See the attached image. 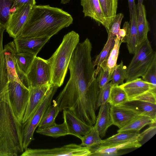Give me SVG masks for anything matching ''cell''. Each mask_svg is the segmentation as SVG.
<instances>
[{
  "label": "cell",
  "instance_id": "cell-41",
  "mask_svg": "<svg viewBox=\"0 0 156 156\" xmlns=\"http://www.w3.org/2000/svg\"><path fill=\"white\" fill-rule=\"evenodd\" d=\"M28 4L32 6L36 5V2L35 0H15L12 9L15 10L25 4Z\"/></svg>",
  "mask_w": 156,
  "mask_h": 156
},
{
  "label": "cell",
  "instance_id": "cell-13",
  "mask_svg": "<svg viewBox=\"0 0 156 156\" xmlns=\"http://www.w3.org/2000/svg\"><path fill=\"white\" fill-rule=\"evenodd\" d=\"M52 85L45 84L29 88V95L22 124L24 123L44 98Z\"/></svg>",
  "mask_w": 156,
  "mask_h": 156
},
{
  "label": "cell",
  "instance_id": "cell-9",
  "mask_svg": "<svg viewBox=\"0 0 156 156\" xmlns=\"http://www.w3.org/2000/svg\"><path fill=\"white\" fill-rule=\"evenodd\" d=\"M32 8L30 5L25 4L16 9L11 13L5 29L10 37L14 39L20 36Z\"/></svg>",
  "mask_w": 156,
  "mask_h": 156
},
{
  "label": "cell",
  "instance_id": "cell-40",
  "mask_svg": "<svg viewBox=\"0 0 156 156\" xmlns=\"http://www.w3.org/2000/svg\"><path fill=\"white\" fill-rule=\"evenodd\" d=\"M129 23L128 22H125L122 28L120 29L116 37L118 38L122 43H126L129 35Z\"/></svg>",
  "mask_w": 156,
  "mask_h": 156
},
{
  "label": "cell",
  "instance_id": "cell-18",
  "mask_svg": "<svg viewBox=\"0 0 156 156\" xmlns=\"http://www.w3.org/2000/svg\"><path fill=\"white\" fill-rule=\"evenodd\" d=\"M85 17H89L107 28L106 21L98 0H80Z\"/></svg>",
  "mask_w": 156,
  "mask_h": 156
},
{
  "label": "cell",
  "instance_id": "cell-3",
  "mask_svg": "<svg viewBox=\"0 0 156 156\" xmlns=\"http://www.w3.org/2000/svg\"><path fill=\"white\" fill-rule=\"evenodd\" d=\"M79 34L72 31L64 36L52 55L47 60L50 67L51 85L58 88L63 84L73 53L79 43Z\"/></svg>",
  "mask_w": 156,
  "mask_h": 156
},
{
  "label": "cell",
  "instance_id": "cell-31",
  "mask_svg": "<svg viewBox=\"0 0 156 156\" xmlns=\"http://www.w3.org/2000/svg\"><path fill=\"white\" fill-rule=\"evenodd\" d=\"M15 0H0V26L6 29Z\"/></svg>",
  "mask_w": 156,
  "mask_h": 156
},
{
  "label": "cell",
  "instance_id": "cell-11",
  "mask_svg": "<svg viewBox=\"0 0 156 156\" xmlns=\"http://www.w3.org/2000/svg\"><path fill=\"white\" fill-rule=\"evenodd\" d=\"M51 37H25L19 36L14 39L17 52L30 53L36 56Z\"/></svg>",
  "mask_w": 156,
  "mask_h": 156
},
{
  "label": "cell",
  "instance_id": "cell-30",
  "mask_svg": "<svg viewBox=\"0 0 156 156\" xmlns=\"http://www.w3.org/2000/svg\"><path fill=\"white\" fill-rule=\"evenodd\" d=\"M127 101L126 92L119 85L112 86L108 102L111 105L116 106Z\"/></svg>",
  "mask_w": 156,
  "mask_h": 156
},
{
  "label": "cell",
  "instance_id": "cell-14",
  "mask_svg": "<svg viewBox=\"0 0 156 156\" xmlns=\"http://www.w3.org/2000/svg\"><path fill=\"white\" fill-rule=\"evenodd\" d=\"M119 86L126 92L128 101L132 100L151 90L156 89V86L139 78L126 81Z\"/></svg>",
  "mask_w": 156,
  "mask_h": 156
},
{
  "label": "cell",
  "instance_id": "cell-4",
  "mask_svg": "<svg viewBox=\"0 0 156 156\" xmlns=\"http://www.w3.org/2000/svg\"><path fill=\"white\" fill-rule=\"evenodd\" d=\"M126 67V81L142 77L156 60V52L148 39L141 43Z\"/></svg>",
  "mask_w": 156,
  "mask_h": 156
},
{
  "label": "cell",
  "instance_id": "cell-16",
  "mask_svg": "<svg viewBox=\"0 0 156 156\" xmlns=\"http://www.w3.org/2000/svg\"><path fill=\"white\" fill-rule=\"evenodd\" d=\"M129 109L139 115L149 117L156 120V104L137 100L127 101L116 105Z\"/></svg>",
  "mask_w": 156,
  "mask_h": 156
},
{
  "label": "cell",
  "instance_id": "cell-22",
  "mask_svg": "<svg viewBox=\"0 0 156 156\" xmlns=\"http://www.w3.org/2000/svg\"><path fill=\"white\" fill-rule=\"evenodd\" d=\"M106 21L108 33L116 15L118 0H98Z\"/></svg>",
  "mask_w": 156,
  "mask_h": 156
},
{
  "label": "cell",
  "instance_id": "cell-37",
  "mask_svg": "<svg viewBox=\"0 0 156 156\" xmlns=\"http://www.w3.org/2000/svg\"><path fill=\"white\" fill-rule=\"evenodd\" d=\"M142 77L144 81L156 86V60L153 62Z\"/></svg>",
  "mask_w": 156,
  "mask_h": 156
},
{
  "label": "cell",
  "instance_id": "cell-33",
  "mask_svg": "<svg viewBox=\"0 0 156 156\" xmlns=\"http://www.w3.org/2000/svg\"><path fill=\"white\" fill-rule=\"evenodd\" d=\"M126 67L122 60L119 65H117L111 75L112 81L110 83L112 86L119 85L124 83L126 77Z\"/></svg>",
  "mask_w": 156,
  "mask_h": 156
},
{
  "label": "cell",
  "instance_id": "cell-2",
  "mask_svg": "<svg viewBox=\"0 0 156 156\" xmlns=\"http://www.w3.org/2000/svg\"><path fill=\"white\" fill-rule=\"evenodd\" d=\"M73 18L62 9L47 5H35L20 36L25 37H51L73 23Z\"/></svg>",
  "mask_w": 156,
  "mask_h": 156
},
{
  "label": "cell",
  "instance_id": "cell-5",
  "mask_svg": "<svg viewBox=\"0 0 156 156\" xmlns=\"http://www.w3.org/2000/svg\"><path fill=\"white\" fill-rule=\"evenodd\" d=\"M58 87L51 85L43 99L30 118L23 124L22 140L24 150L34 140V134L38 126L48 107L51 104L52 98Z\"/></svg>",
  "mask_w": 156,
  "mask_h": 156
},
{
  "label": "cell",
  "instance_id": "cell-19",
  "mask_svg": "<svg viewBox=\"0 0 156 156\" xmlns=\"http://www.w3.org/2000/svg\"><path fill=\"white\" fill-rule=\"evenodd\" d=\"M111 105L108 103L101 105L94 127L101 138L104 137L108 128L113 125L110 113Z\"/></svg>",
  "mask_w": 156,
  "mask_h": 156
},
{
  "label": "cell",
  "instance_id": "cell-38",
  "mask_svg": "<svg viewBox=\"0 0 156 156\" xmlns=\"http://www.w3.org/2000/svg\"><path fill=\"white\" fill-rule=\"evenodd\" d=\"M132 100H139L156 104V89L148 91Z\"/></svg>",
  "mask_w": 156,
  "mask_h": 156
},
{
  "label": "cell",
  "instance_id": "cell-10",
  "mask_svg": "<svg viewBox=\"0 0 156 156\" xmlns=\"http://www.w3.org/2000/svg\"><path fill=\"white\" fill-rule=\"evenodd\" d=\"M63 111L64 122L66 125L69 135H73L80 138L93 129L94 126L88 125L83 122L71 110L66 109Z\"/></svg>",
  "mask_w": 156,
  "mask_h": 156
},
{
  "label": "cell",
  "instance_id": "cell-42",
  "mask_svg": "<svg viewBox=\"0 0 156 156\" xmlns=\"http://www.w3.org/2000/svg\"><path fill=\"white\" fill-rule=\"evenodd\" d=\"M129 12L130 20H131L133 16V10L135 5V0H128Z\"/></svg>",
  "mask_w": 156,
  "mask_h": 156
},
{
  "label": "cell",
  "instance_id": "cell-20",
  "mask_svg": "<svg viewBox=\"0 0 156 156\" xmlns=\"http://www.w3.org/2000/svg\"><path fill=\"white\" fill-rule=\"evenodd\" d=\"M138 10L137 5H135L133 16L130 20L129 31L126 42L127 46L129 52L134 55L138 48L137 39V20Z\"/></svg>",
  "mask_w": 156,
  "mask_h": 156
},
{
  "label": "cell",
  "instance_id": "cell-43",
  "mask_svg": "<svg viewBox=\"0 0 156 156\" xmlns=\"http://www.w3.org/2000/svg\"><path fill=\"white\" fill-rule=\"evenodd\" d=\"M144 0H138V3L136 5L138 8H139L141 7L143 5V2Z\"/></svg>",
  "mask_w": 156,
  "mask_h": 156
},
{
  "label": "cell",
  "instance_id": "cell-12",
  "mask_svg": "<svg viewBox=\"0 0 156 156\" xmlns=\"http://www.w3.org/2000/svg\"><path fill=\"white\" fill-rule=\"evenodd\" d=\"M137 138L127 142L102 146L98 145L90 148L91 156H117L118 151L125 149L139 148L142 145Z\"/></svg>",
  "mask_w": 156,
  "mask_h": 156
},
{
  "label": "cell",
  "instance_id": "cell-39",
  "mask_svg": "<svg viewBox=\"0 0 156 156\" xmlns=\"http://www.w3.org/2000/svg\"><path fill=\"white\" fill-rule=\"evenodd\" d=\"M149 126V128L142 133L139 134L138 140L140 143L144 140H145V142H147V140H148L156 133V123Z\"/></svg>",
  "mask_w": 156,
  "mask_h": 156
},
{
  "label": "cell",
  "instance_id": "cell-1",
  "mask_svg": "<svg viewBox=\"0 0 156 156\" xmlns=\"http://www.w3.org/2000/svg\"><path fill=\"white\" fill-rule=\"evenodd\" d=\"M5 68L0 65V156H17L23 152V125L17 119L9 96Z\"/></svg>",
  "mask_w": 156,
  "mask_h": 156
},
{
  "label": "cell",
  "instance_id": "cell-7",
  "mask_svg": "<svg viewBox=\"0 0 156 156\" xmlns=\"http://www.w3.org/2000/svg\"><path fill=\"white\" fill-rule=\"evenodd\" d=\"M89 148L71 144L60 147L50 149H31L27 148L21 156H87L91 155Z\"/></svg>",
  "mask_w": 156,
  "mask_h": 156
},
{
  "label": "cell",
  "instance_id": "cell-23",
  "mask_svg": "<svg viewBox=\"0 0 156 156\" xmlns=\"http://www.w3.org/2000/svg\"><path fill=\"white\" fill-rule=\"evenodd\" d=\"M156 120L146 116L138 115L127 124L119 129L118 133L124 132H139L143 127L147 125L156 123Z\"/></svg>",
  "mask_w": 156,
  "mask_h": 156
},
{
  "label": "cell",
  "instance_id": "cell-36",
  "mask_svg": "<svg viewBox=\"0 0 156 156\" xmlns=\"http://www.w3.org/2000/svg\"><path fill=\"white\" fill-rule=\"evenodd\" d=\"M112 85L108 83L102 89L100 90L97 105V109L101 105L108 102Z\"/></svg>",
  "mask_w": 156,
  "mask_h": 156
},
{
  "label": "cell",
  "instance_id": "cell-35",
  "mask_svg": "<svg viewBox=\"0 0 156 156\" xmlns=\"http://www.w3.org/2000/svg\"><path fill=\"white\" fill-rule=\"evenodd\" d=\"M124 17L122 13L116 14L110 27L108 34L115 39L120 29L122 21Z\"/></svg>",
  "mask_w": 156,
  "mask_h": 156
},
{
  "label": "cell",
  "instance_id": "cell-15",
  "mask_svg": "<svg viewBox=\"0 0 156 156\" xmlns=\"http://www.w3.org/2000/svg\"><path fill=\"white\" fill-rule=\"evenodd\" d=\"M16 53L13 41L8 43L4 46L3 54L4 63L8 82L12 80L21 82L16 72L15 55Z\"/></svg>",
  "mask_w": 156,
  "mask_h": 156
},
{
  "label": "cell",
  "instance_id": "cell-26",
  "mask_svg": "<svg viewBox=\"0 0 156 156\" xmlns=\"http://www.w3.org/2000/svg\"><path fill=\"white\" fill-rule=\"evenodd\" d=\"M139 132H124L118 133L105 140H102L101 145L105 146L122 143L137 138L139 135Z\"/></svg>",
  "mask_w": 156,
  "mask_h": 156
},
{
  "label": "cell",
  "instance_id": "cell-21",
  "mask_svg": "<svg viewBox=\"0 0 156 156\" xmlns=\"http://www.w3.org/2000/svg\"><path fill=\"white\" fill-rule=\"evenodd\" d=\"M138 15L137 20V39L138 46L147 38V34L150 30L149 23L146 18L145 6L137 8Z\"/></svg>",
  "mask_w": 156,
  "mask_h": 156
},
{
  "label": "cell",
  "instance_id": "cell-8",
  "mask_svg": "<svg viewBox=\"0 0 156 156\" xmlns=\"http://www.w3.org/2000/svg\"><path fill=\"white\" fill-rule=\"evenodd\" d=\"M26 76L30 87L51 85L50 65L47 60L39 57H35Z\"/></svg>",
  "mask_w": 156,
  "mask_h": 156
},
{
  "label": "cell",
  "instance_id": "cell-24",
  "mask_svg": "<svg viewBox=\"0 0 156 156\" xmlns=\"http://www.w3.org/2000/svg\"><path fill=\"white\" fill-rule=\"evenodd\" d=\"M36 56L30 53L17 52L15 55L16 72L18 76L22 74L26 75L28 71Z\"/></svg>",
  "mask_w": 156,
  "mask_h": 156
},
{
  "label": "cell",
  "instance_id": "cell-6",
  "mask_svg": "<svg viewBox=\"0 0 156 156\" xmlns=\"http://www.w3.org/2000/svg\"><path fill=\"white\" fill-rule=\"evenodd\" d=\"M8 89L13 110L18 121L22 124L28 101L29 89L21 82L12 80L8 82Z\"/></svg>",
  "mask_w": 156,
  "mask_h": 156
},
{
  "label": "cell",
  "instance_id": "cell-44",
  "mask_svg": "<svg viewBox=\"0 0 156 156\" xmlns=\"http://www.w3.org/2000/svg\"><path fill=\"white\" fill-rule=\"evenodd\" d=\"M70 0H61V3L62 4H66L68 3Z\"/></svg>",
  "mask_w": 156,
  "mask_h": 156
},
{
  "label": "cell",
  "instance_id": "cell-32",
  "mask_svg": "<svg viewBox=\"0 0 156 156\" xmlns=\"http://www.w3.org/2000/svg\"><path fill=\"white\" fill-rule=\"evenodd\" d=\"M80 139L81 141L80 144L81 146L89 148L100 144L102 141L98 133L94 126L89 132Z\"/></svg>",
  "mask_w": 156,
  "mask_h": 156
},
{
  "label": "cell",
  "instance_id": "cell-17",
  "mask_svg": "<svg viewBox=\"0 0 156 156\" xmlns=\"http://www.w3.org/2000/svg\"><path fill=\"white\" fill-rule=\"evenodd\" d=\"M110 113L113 125L121 129L139 115L135 112L129 109L117 106L111 105Z\"/></svg>",
  "mask_w": 156,
  "mask_h": 156
},
{
  "label": "cell",
  "instance_id": "cell-34",
  "mask_svg": "<svg viewBox=\"0 0 156 156\" xmlns=\"http://www.w3.org/2000/svg\"><path fill=\"white\" fill-rule=\"evenodd\" d=\"M96 79L99 90L103 88L111 80V75L109 69L105 67H101Z\"/></svg>",
  "mask_w": 156,
  "mask_h": 156
},
{
  "label": "cell",
  "instance_id": "cell-27",
  "mask_svg": "<svg viewBox=\"0 0 156 156\" xmlns=\"http://www.w3.org/2000/svg\"><path fill=\"white\" fill-rule=\"evenodd\" d=\"M115 39L108 35L107 41L102 50L97 55L95 60L93 62L94 68L95 66H97V68L94 70V77L95 78H96L99 72L101 64L106 59L111 49L113 47Z\"/></svg>",
  "mask_w": 156,
  "mask_h": 156
},
{
  "label": "cell",
  "instance_id": "cell-25",
  "mask_svg": "<svg viewBox=\"0 0 156 156\" xmlns=\"http://www.w3.org/2000/svg\"><path fill=\"white\" fill-rule=\"evenodd\" d=\"M52 102L53 104H51L45 111L38 126V129L48 127L55 123V118L60 111L55 100H53Z\"/></svg>",
  "mask_w": 156,
  "mask_h": 156
},
{
  "label": "cell",
  "instance_id": "cell-29",
  "mask_svg": "<svg viewBox=\"0 0 156 156\" xmlns=\"http://www.w3.org/2000/svg\"><path fill=\"white\" fill-rule=\"evenodd\" d=\"M36 132L41 134L54 138L69 135L67 128L64 122L60 124L55 123L48 127L41 129H37Z\"/></svg>",
  "mask_w": 156,
  "mask_h": 156
},
{
  "label": "cell",
  "instance_id": "cell-28",
  "mask_svg": "<svg viewBox=\"0 0 156 156\" xmlns=\"http://www.w3.org/2000/svg\"><path fill=\"white\" fill-rule=\"evenodd\" d=\"M122 42L117 37L115 40V44L112 48L111 49L106 59L101 64V67L108 68L111 74L116 66L117 61L119 54V49Z\"/></svg>",
  "mask_w": 156,
  "mask_h": 156
}]
</instances>
